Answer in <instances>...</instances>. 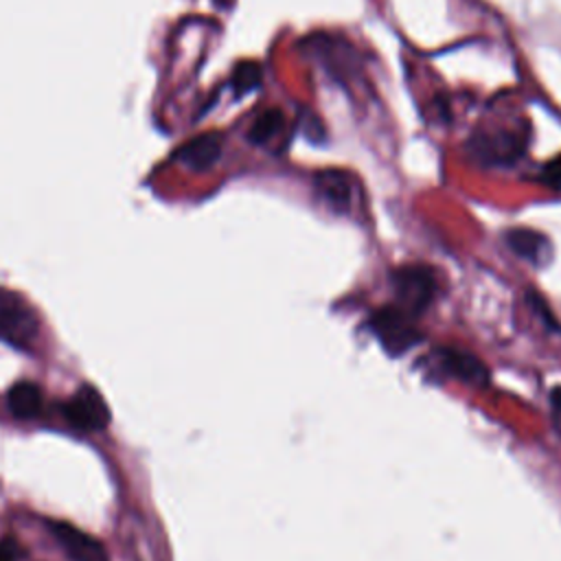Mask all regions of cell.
Masks as SVG:
<instances>
[{
  "instance_id": "cell-6",
  "label": "cell",
  "mask_w": 561,
  "mask_h": 561,
  "mask_svg": "<svg viewBox=\"0 0 561 561\" xmlns=\"http://www.w3.org/2000/svg\"><path fill=\"white\" fill-rule=\"evenodd\" d=\"M469 151L473 158H480L482 164H506L522 153V140L517 134L506 129L478 131L471 136Z\"/></svg>"
},
{
  "instance_id": "cell-12",
  "label": "cell",
  "mask_w": 561,
  "mask_h": 561,
  "mask_svg": "<svg viewBox=\"0 0 561 561\" xmlns=\"http://www.w3.org/2000/svg\"><path fill=\"white\" fill-rule=\"evenodd\" d=\"M283 127H285V114L278 107H270L252 121L248 129V140L254 145H265L267 140L276 138Z\"/></svg>"
},
{
  "instance_id": "cell-9",
  "label": "cell",
  "mask_w": 561,
  "mask_h": 561,
  "mask_svg": "<svg viewBox=\"0 0 561 561\" xmlns=\"http://www.w3.org/2000/svg\"><path fill=\"white\" fill-rule=\"evenodd\" d=\"M175 158L191 171H208L221 158V136L219 134L195 136L178 149Z\"/></svg>"
},
{
  "instance_id": "cell-13",
  "label": "cell",
  "mask_w": 561,
  "mask_h": 561,
  "mask_svg": "<svg viewBox=\"0 0 561 561\" xmlns=\"http://www.w3.org/2000/svg\"><path fill=\"white\" fill-rule=\"evenodd\" d=\"M261 77H263L261 64H256V61H241L234 68L232 79H230V88H232L234 96H245L248 92L256 90L259 83H261Z\"/></svg>"
},
{
  "instance_id": "cell-16",
  "label": "cell",
  "mask_w": 561,
  "mask_h": 561,
  "mask_svg": "<svg viewBox=\"0 0 561 561\" xmlns=\"http://www.w3.org/2000/svg\"><path fill=\"white\" fill-rule=\"evenodd\" d=\"M550 405H552V425L561 434V386L550 390Z\"/></svg>"
},
{
  "instance_id": "cell-7",
  "label": "cell",
  "mask_w": 561,
  "mask_h": 561,
  "mask_svg": "<svg viewBox=\"0 0 561 561\" xmlns=\"http://www.w3.org/2000/svg\"><path fill=\"white\" fill-rule=\"evenodd\" d=\"M48 528L70 561H110L105 548L83 530L66 522H50Z\"/></svg>"
},
{
  "instance_id": "cell-15",
  "label": "cell",
  "mask_w": 561,
  "mask_h": 561,
  "mask_svg": "<svg viewBox=\"0 0 561 561\" xmlns=\"http://www.w3.org/2000/svg\"><path fill=\"white\" fill-rule=\"evenodd\" d=\"M528 302H530V307H533V311L541 318V322L548 327V329H559V322H557V318L552 316V311L548 309V305H546V300L539 296V294H528Z\"/></svg>"
},
{
  "instance_id": "cell-14",
  "label": "cell",
  "mask_w": 561,
  "mask_h": 561,
  "mask_svg": "<svg viewBox=\"0 0 561 561\" xmlns=\"http://www.w3.org/2000/svg\"><path fill=\"white\" fill-rule=\"evenodd\" d=\"M539 180H541L546 186H550V188H554V191H561V153H559L557 158L548 160V162L541 167Z\"/></svg>"
},
{
  "instance_id": "cell-1",
  "label": "cell",
  "mask_w": 561,
  "mask_h": 561,
  "mask_svg": "<svg viewBox=\"0 0 561 561\" xmlns=\"http://www.w3.org/2000/svg\"><path fill=\"white\" fill-rule=\"evenodd\" d=\"M392 289L397 298V307H401L408 316L416 318L427 311L438 291L436 274L432 267L423 263L401 265L392 272Z\"/></svg>"
},
{
  "instance_id": "cell-8",
  "label": "cell",
  "mask_w": 561,
  "mask_h": 561,
  "mask_svg": "<svg viewBox=\"0 0 561 561\" xmlns=\"http://www.w3.org/2000/svg\"><path fill=\"white\" fill-rule=\"evenodd\" d=\"M313 186L318 197L333 210V213H346L351 208L353 199V186L346 173L337 169L318 171L313 178Z\"/></svg>"
},
{
  "instance_id": "cell-10",
  "label": "cell",
  "mask_w": 561,
  "mask_h": 561,
  "mask_svg": "<svg viewBox=\"0 0 561 561\" xmlns=\"http://www.w3.org/2000/svg\"><path fill=\"white\" fill-rule=\"evenodd\" d=\"M504 241L513 254L533 265H543L550 259L548 239L530 228H511L504 232Z\"/></svg>"
},
{
  "instance_id": "cell-11",
  "label": "cell",
  "mask_w": 561,
  "mask_h": 561,
  "mask_svg": "<svg viewBox=\"0 0 561 561\" xmlns=\"http://www.w3.org/2000/svg\"><path fill=\"white\" fill-rule=\"evenodd\" d=\"M7 405L18 419H33L42 410V392L31 381L15 383L7 394Z\"/></svg>"
},
{
  "instance_id": "cell-5",
  "label": "cell",
  "mask_w": 561,
  "mask_h": 561,
  "mask_svg": "<svg viewBox=\"0 0 561 561\" xmlns=\"http://www.w3.org/2000/svg\"><path fill=\"white\" fill-rule=\"evenodd\" d=\"M66 419L88 432H99L110 423V408L94 386H81L75 397L64 405Z\"/></svg>"
},
{
  "instance_id": "cell-4",
  "label": "cell",
  "mask_w": 561,
  "mask_h": 561,
  "mask_svg": "<svg viewBox=\"0 0 561 561\" xmlns=\"http://www.w3.org/2000/svg\"><path fill=\"white\" fill-rule=\"evenodd\" d=\"M427 362H432L436 366L438 373L458 379L467 386H486L489 383V368L482 359H478L476 355L460 351V348H436Z\"/></svg>"
},
{
  "instance_id": "cell-17",
  "label": "cell",
  "mask_w": 561,
  "mask_h": 561,
  "mask_svg": "<svg viewBox=\"0 0 561 561\" xmlns=\"http://www.w3.org/2000/svg\"><path fill=\"white\" fill-rule=\"evenodd\" d=\"M18 546L13 539H0V561H15Z\"/></svg>"
},
{
  "instance_id": "cell-3",
  "label": "cell",
  "mask_w": 561,
  "mask_h": 561,
  "mask_svg": "<svg viewBox=\"0 0 561 561\" xmlns=\"http://www.w3.org/2000/svg\"><path fill=\"white\" fill-rule=\"evenodd\" d=\"M370 331L377 335L379 344L390 353V355H403L405 351H410L412 346H416L423 335L414 324V318L408 316L401 307H383L379 309L370 322H368Z\"/></svg>"
},
{
  "instance_id": "cell-2",
  "label": "cell",
  "mask_w": 561,
  "mask_h": 561,
  "mask_svg": "<svg viewBox=\"0 0 561 561\" xmlns=\"http://www.w3.org/2000/svg\"><path fill=\"white\" fill-rule=\"evenodd\" d=\"M39 333V320L33 307L15 291L0 287V340L26 348Z\"/></svg>"
}]
</instances>
